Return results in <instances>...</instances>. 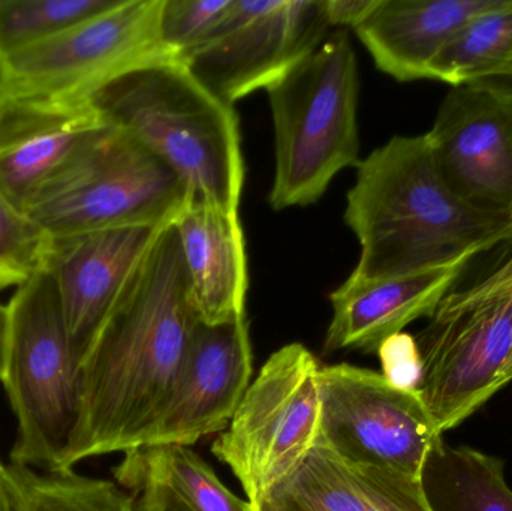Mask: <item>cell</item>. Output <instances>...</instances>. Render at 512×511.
Wrapping results in <instances>:
<instances>
[{"mask_svg": "<svg viewBox=\"0 0 512 511\" xmlns=\"http://www.w3.org/2000/svg\"><path fill=\"white\" fill-rule=\"evenodd\" d=\"M495 77H511L512 78V57L510 60H508L507 63H505L502 68H499L498 71H496Z\"/></svg>", "mask_w": 512, "mask_h": 511, "instance_id": "obj_30", "label": "cell"}, {"mask_svg": "<svg viewBox=\"0 0 512 511\" xmlns=\"http://www.w3.org/2000/svg\"><path fill=\"white\" fill-rule=\"evenodd\" d=\"M415 338L420 392L442 435L512 381V252L486 278L450 291Z\"/></svg>", "mask_w": 512, "mask_h": 511, "instance_id": "obj_8", "label": "cell"}, {"mask_svg": "<svg viewBox=\"0 0 512 511\" xmlns=\"http://www.w3.org/2000/svg\"><path fill=\"white\" fill-rule=\"evenodd\" d=\"M92 110L170 167L192 201L239 213L245 186L239 116L182 62L153 63L101 90Z\"/></svg>", "mask_w": 512, "mask_h": 511, "instance_id": "obj_4", "label": "cell"}, {"mask_svg": "<svg viewBox=\"0 0 512 511\" xmlns=\"http://www.w3.org/2000/svg\"><path fill=\"white\" fill-rule=\"evenodd\" d=\"M321 368L304 345L274 351L212 444L213 455L233 471L256 511L315 450Z\"/></svg>", "mask_w": 512, "mask_h": 511, "instance_id": "obj_9", "label": "cell"}, {"mask_svg": "<svg viewBox=\"0 0 512 511\" xmlns=\"http://www.w3.org/2000/svg\"><path fill=\"white\" fill-rule=\"evenodd\" d=\"M3 90H5V62L0 59V105H2Z\"/></svg>", "mask_w": 512, "mask_h": 511, "instance_id": "obj_31", "label": "cell"}, {"mask_svg": "<svg viewBox=\"0 0 512 511\" xmlns=\"http://www.w3.org/2000/svg\"><path fill=\"white\" fill-rule=\"evenodd\" d=\"M0 381L17 419L11 464L63 471L80 420V369L56 284L41 270L6 305Z\"/></svg>", "mask_w": 512, "mask_h": 511, "instance_id": "obj_6", "label": "cell"}, {"mask_svg": "<svg viewBox=\"0 0 512 511\" xmlns=\"http://www.w3.org/2000/svg\"><path fill=\"white\" fill-rule=\"evenodd\" d=\"M198 323L171 225L159 231L81 365L69 470L84 459L141 446L173 395Z\"/></svg>", "mask_w": 512, "mask_h": 511, "instance_id": "obj_1", "label": "cell"}, {"mask_svg": "<svg viewBox=\"0 0 512 511\" xmlns=\"http://www.w3.org/2000/svg\"><path fill=\"white\" fill-rule=\"evenodd\" d=\"M119 0H0V59L50 41Z\"/></svg>", "mask_w": 512, "mask_h": 511, "instance_id": "obj_24", "label": "cell"}, {"mask_svg": "<svg viewBox=\"0 0 512 511\" xmlns=\"http://www.w3.org/2000/svg\"><path fill=\"white\" fill-rule=\"evenodd\" d=\"M512 57V0L472 18L429 68V78L451 86L495 77Z\"/></svg>", "mask_w": 512, "mask_h": 511, "instance_id": "obj_23", "label": "cell"}, {"mask_svg": "<svg viewBox=\"0 0 512 511\" xmlns=\"http://www.w3.org/2000/svg\"><path fill=\"white\" fill-rule=\"evenodd\" d=\"M469 263L451 264L400 278H349L330 294L333 317L324 353L360 350L378 353L382 342L402 333L418 318L430 317Z\"/></svg>", "mask_w": 512, "mask_h": 511, "instance_id": "obj_15", "label": "cell"}, {"mask_svg": "<svg viewBox=\"0 0 512 511\" xmlns=\"http://www.w3.org/2000/svg\"><path fill=\"white\" fill-rule=\"evenodd\" d=\"M51 237L0 192V291L45 270Z\"/></svg>", "mask_w": 512, "mask_h": 511, "instance_id": "obj_25", "label": "cell"}, {"mask_svg": "<svg viewBox=\"0 0 512 511\" xmlns=\"http://www.w3.org/2000/svg\"><path fill=\"white\" fill-rule=\"evenodd\" d=\"M252 372L248 318L218 326L198 323L173 395L140 447H191L225 431L251 386Z\"/></svg>", "mask_w": 512, "mask_h": 511, "instance_id": "obj_13", "label": "cell"}, {"mask_svg": "<svg viewBox=\"0 0 512 511\" xmlns=\"http://www.w3.org/2000/svg\"><path fill=\"white\" fill-rule=\"evenodd\" d=\"M345 222L361 246L349 278H400L471 263L512 240V219L475 209L439 173L426 134L393 137L357 165Z\"/></svg>", "mask_w": 512, "mask_h": 511, "instance_id": "obj_2", "label": "cell"}, {"mask_svg": "<svg viewBox=\"0 0 512 511\" xmlns=\"http://www.w3.org/2000/svg\"><path fill=\"white\" fill-rule=\"evenodd\" d=\"M191 204L185 183L140 141L104 123L27 204L50 237L114 228L164 230Z\"/></svg>", "mask_w": 512, "mask_h": 511, "instance_id": "obj_7", "label": "cell"}, {"mask_svg": "<svg viewBox=\"0 0 512 511\" xmlns=\"http://www.w3.org/2000/svg\"><path fill=\"white\" fill-rule=\"evenodd\" d=\"M113 474L134 498L135 511H256L188 446L138 447L125 453Z\"/></svg>", "mask_w": 512, "mask_h": 511, "instance_id": "obj_19", "label": "cell"}, {"mask_svg": "<svg viewBox=\"0 0 512 511\" xmlns=\"http://www.w3.org/2000/svg\"><path fill=\"white\" fill-rule=\"evenodd\" d=\"M0 511H15L14 489L8 465L0 461Z\"/></svg>", "mask_w": 512, "mask_h": 511, "instance_id": "obj_29", "label": "cell"}, {"mask_svg": "<svg viewBox=\"0 0 512 511\" xmlns=\"http://www.w3.org/2000/svg\"><path fill=\"white\" fill-rule=\"evenodd\" d=\"M231 0H164L161 36L179 62L197 50L218 26Z\"/></svg>", "mask_w": 512, "mask_h": 511, "instance_id": "obj_26", "label": "cell"}, {"mask_svg": "<svg viewBox=\"0 0 512 511\" xmlns=\"http://www.w3.org/2000/svg\"><path fill=\"white\" fill-rule=\"evenodd\" d=\"M174 227L198 321L218 326L246 320L248 255L239 213L192 201Z\"/></svg>", "mask_w": 512, "mask_h": 511, "instance_id": "obj_16", "label": "cell"}, {"mask_svg": "<svg viewBox=\"0 0 512 511\" xmlns=\"http://www.w3.org/2000/svg\"><path fill=\"white\" fill-rule=\"evenodd\" d=\"M505 0H379L355 27L376 66L394 80L429 78L442 48L472 18L504 5Z\"/></svg>", "mask_w": 512, "mask_h": 511, "instance_id": "obj_17", "label": "cell"}, {"mask_svg": "<svg viewBox=\"0 0 512 511\" xmlns=\"http://www.w3.org/2000/svg\"><path fill=\"white\" fill-rule=\"evenodd\" d=\"M421 483L433 511H512L505 462L472 447L442 440L424 465Z\"/></svg>", "mask_w": 512, "mask_h": 511, "instance_id": "obj_20", "label": "cell"}, {"mask_svg": "<svg viewBox=\"0 0 512 511\" xmlns=\"http://www.w3.org/2000/svg\"><path fill=\"white\" fill-rule=\"evenodd\" d=\"M159 231L132 227L51 237L47 266L78 369Z\"/></svg>", "mask_w": 512, "mask_h": 511, "instance_id": "obj_14", "label": "cell"}, {"mask_svg": "<svg viewBox=\"0 0 512 511\" xmlns=\"http://www.w3.org/2000/svg\"><path fill=\"white\" fill-rule=\"evenodd\" d=\"M426 137L457 197L512 219V87L492 78L454 86Z\"/></svg>", "mask_w": 512, "mask_h": 511, "instance_id": "obj_12", "label": "cell"}, {"mask_svg": "<svg viewBox=\"0 0 512 511\" xmlns=\"http://www.w3.org/2000/svg\"><path fill=\"white\" fill-rule=\"evenodd\" d=\"M258 511H433L420 479L343 462L315 447Z\"/></svg>", "mask_w": 512, "mask_h": 511, "instance_id": "obj_18", "label": "cell"}, {"mask_svg": "<svg viewBox=\"0 0 512 511\" xmlns=\"http://www.w3.org/2000/svg\"><path fill=\"white\" fill-rule=\"evenodd\" d=\"M378 2L379 0H325L330 26L355 29L369 17Z\"/></svg>", "mask_w": 512, "mask_h": 511, "instance_id": "obj_28", "label": "cell"}, {"mask_svg": "<svg viewBox=\"0 0 512 511\" xmlns=\"http://www.w3.org/2000/svg\"><path fill=\"white\" fill-rule=\"evenodd\" d=\"M376 354L381 360V374L391 384L402 389L418 390L423 366L414 336L397 333L382 342Z\"/></svg>", "mask_w": 512, "mask_h": 511, "instance_id": "obj_27", "label": "cell"}, {"mask_svg": "<svg viewBox=\"0 0 512 511\" xmlns=\"http://www.w3.org/2000/svg\"><path fill=\"white\" fill-rule=\"evenodd\" d=\"M8 468L15 511H135L132 495L110 480L80 476L74 470Z\"/></svg>", "mask_w": 512, "mask_h": 511, "instance_id": "obj_22", "label": "cell"}, {"mask_svg": "<svg viewBox=\"0 0 512 511\" xmlns=\"http://www.w3.org/2000/svg\"><path fill=\"white\" fill-rule=\"evenodd\" d=\"M274 126V210L316 203L337 173L360 164L357 56L336 29L267 89Z\"/></svg>", "mask_w": 512, "mask_h": 511, "instance_id": "obj_5", "label": "cell"}, {"mask_svg": "<svg viewBox=\"0 0 512 511\" xmlns=\"http://www.w3.org/2000/svg\"><path fill=\"white\" fill-rule=\"evenodd\" d=\"M325 0H231L183 65L222 101L267 90L330 33Z\"/></svg>", "mask_w": 512, "mask_h": 511, "instance_id": "obj_11", "label": "cell"}, {"mask_svg": "<svg viewBox=\"0 0 512 511\" xmlns=\"http://www.w3.org/2000/svg\"><path fill=\"white\" fill-rule=\"evenodd\" d=\"M162 5L164 0H119L62 35L3 59L0 146L89 116L95 96L117 78L177 60L162 41Z\"/></svg>", "mask_w": 512, "mask_h": 511, "instance_id": "obj_3", "label": "cell"}, {"mask_svg": "<svg viewBox=\"0 0 512 511\" xmlns=\"http://www.w3.org/2000/svg\"><path fill=\"white\" fill-rule=\"evenodd\" d=\"M319 395L316 447L346 464L421 480L442 434L418 390L394 386L379 372L339 363L321 368Z\"/></svg>", "mask_w": 512, "mask_h": 511, "instance_id": "obj_10", "label": "cell"}, {"mask_svg": "<svg viewBox=\"0 0 512 511\" xmlns=\"http://www.w3.org/2000/svg\"><path fill=\"white\" fill-rule=\"evenodd\" d=\"M96 113L15 138L0 146V192L21 210L65 170L104 125Z\"/></svg>", "mask_w": 512, "mask_h": 511, "instance_id": "obj_21", "label": "cell"}]
</instances>
